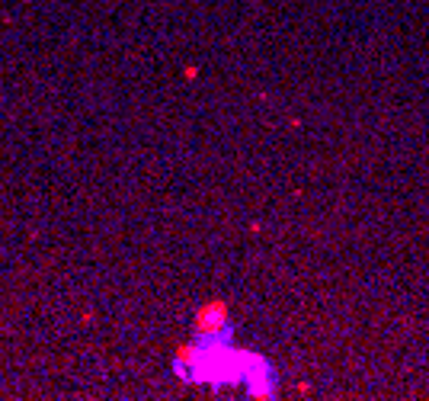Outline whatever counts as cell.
<instances>
[{
    "instance_id": "obj_1",
    "label": "cell",
    "mask_w": 429,
    "mask_h": 401,
    "mask_svg": "<svg viewBox=\"0 0 429 401\" xmlns=\"http://www.w3.org/2000/svg\"><path fill=\"white\" fill-rule=\"evenodd\" d=\"M224 318H227V305H224V302L205 305V308L199 311V330H215V327H221Z\"/></svg>"
}]
</instances>
